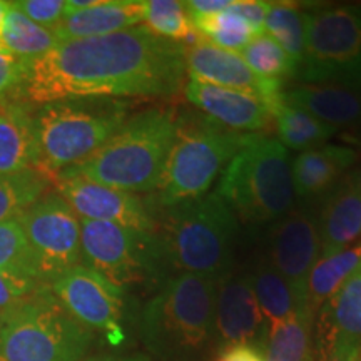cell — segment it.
<instances>
[{"label": "cell", "instance_id": "obj_26", "mask_svg": "<svg viewBox=\"0 0 361 361\" xmlns=\"http://www.w3.org/2000/svg\"><path fill=\"white\" fill-rule=\"evenodd\" d=\"M247 274H250L252 291H255L259 308L263 311L266 326L283 322L308 306L300 301L290 283L263 256L256 261Z\"/></svg>", "mask_w": 361, "mask_h": 361}, {"label": "cell", "instance_id": "obj_4", "mask_svg": "<svg viewBox=\"0 0 361 361\" xmlns=\"http://www.w3.org/2000/svg\"><path fill=\"white\" fill-rule=\"evenodd\" d=\"M129 119L121 99L78 97L37 106L34 134L37 169L56 180L67 169L89 159Z\"/></svg>", "mask_w": 361, "mask_h": 361}, {"label": "cell", "instance_id": "obj_36", "mask_svg": "<svg viewBox=\"0 0 361 361\" xmlns=\"http://www.w3.org/2000/svg\"><path fill=\"white\" fill-rule=\"evenodd\" d=\"M30 66L11 54L0 52V102L24 99Z\"/></svg>", "mask_w": 361, "mask_h": 361}, {"label": "cell", "instance_id": "obj_30", "mask_svg": "<svg viewBox=\"0 0 361 361\" xmlns=\"http://www.w3.org/2000/svg\"><path fill=\"white\" fill-rule=\"evenodd\" d=\"M51 186V178L39 169L0 174V224L19 218L27 207L49 192Z\"/></svg>", "mask_w": 361, "mask_h": 361}, {"label": "cell", "instance_id": "obj_38", "mask_svg": "<svg viewBox=\"0 0 361 361\" xmlns=\"http://www.w3.org/2000/svg\"><path fill=\"white\" fill-rule=\"evenodd\" d=\"M269 2L264 0H233L229 12L236 13L247 22L256 35L264 34V19L268 13Z\"/></svg>", "mask_w": 361, "mask_h": 361}, {"label": "cell", "instance_id": "obj_35", "mask_svg": "<svg viewBox=\"0 0 361 361\" xmlns=\"http://www.w3.org/2000/svg\"><path fill=\"white\" fill-rule=\"evenodd\" d=\"M45 284L37 279L20 276V274L8 273L0 269V314L6 318L12 311L32 298Z\"/></svg>", "mask_w": 361, "mask_h": 361}, {"label": "cell", "instance_id": "obj_6", "mask_svg": "<svg viewBox=\"0 0 361 361\" xmlns=\"http://www.w3.org/2000/svg\"><path fill=\"white\" fill-rule=\"evenodd\" d=\"M216 192L246 224H273L295 209L291 157L278 139L255 134L226 166Z\"/></svg>", "mask_w": 361, "mask_h": 361}, {"label": "cell", "instance_id": "obj_12", "mask_svg": "<svg viewBox=\"0 0 361 361\" xmlns=\"http://www.w3.org/2000/svg\"><path fill=\"white\" fill-rule=\"evenodd\" d=\"M67 313L90 333H99L112 346L126 340L124 290L87 266L71 268L49 284Z\"/></svg>", "mask_w": 361, "mask_h": 361}, {"label": "cell", "instance_id": "obj_46", "mask_svg": "<svg viewBox=\"0 0 361 361\" xmlns=\"http://www.w3.org/2000/svg\"><path fill=\"white\" fill-rule=\"evenodd\" d=\"M358 361H361V360H358Z\"/></svg>", "mask_w": 361, "mask_h": 361}, {"label": "cell", "instance_id": "obj_17", "mask_svg": "<svg viewBox=\"0 0 361 361\" xmlns=\"http://www.w3.org/2000/svg\"><path fill=\"white\" fill-rule=\"evenodd\" d=\"M216 343L221 348L251 345L263 350L266 319L261 311L250 274L231 269L218 279L214 298Z\"/></svg>", "mask_w": 361, "mask_h": 361}, {"label": "cell", "instance_id": "obj_9", "mask_svg": "<svg viewBox=\"0 0 361 361\" xmlns=\"http://www.w3.org/2000/svg\"><path fill=\"white\" fill-rule=\"evenodd\" d=\"M295 78L361 87L360 4L305 8V59Z\"/></svg>", "mask_w": 361, "mask_h": 361}, {"label": "cell", "instance_id": "obj_43", "mask_svg": "<svg viewBox=\"0 0 361 361\" xmlns=\"http://www.w3.org/2000/svg\"><path fill=\"white\" fill-rule=\"evenodd\" d=\"M8 6H11V2H4V0H0V35H2L4 22H6V16H7ZM0 45H2V44H0Z\"/></svg>", "mask_w": 361, "mask_h": 361}, {"label": "cell", "instance_id": "obj_1", "mask_svg": "<svg viewBox=\"0 0 361 361\" xmlns=\"http://www.w3.org/2000/svg\"><path fill=\"white\" fill-rule=\"evenodd\" d=\"M186 78V45L135 25L64 40L30 67L24 99L34 106L78 97H169Z\"/></svg>", "mask_w": 361, "mask_h": 361}, {"label": "cell", "instance_id": "obj_22", "mask_svg": "<svg viewBox=\"0 0 361 361\" xmlns=\"http://www.w3.org/2000/svg\"><path fill=\"white\" fill-rule=\"evenodd\" d=\"M318 234L319 259L346 250L361 236V194L346 179L322 201Z\"/></svg>", "mask_w": 361, "mask_h": 361}, {"label": "cell", "instance_id": "obj_10", "mask_svg": "<svg viewBox=\"0 0 361 361\" xmlns=\"http://www.w3.org/2000/svg\"><path fill=\"white\" fill-rule=\"evenodd\" d=\"M82 264L116 286L152 281L168 271L157 233H146L114 223L80 219Z\"/></svg>", "mask_w": 361, "mask_h": 361}, {"label": "cell", "instance_id": "obj_2", "mask_svg": "<svg viewBox=\"0 0 361 361\" xmlns=\"http://www.w3.org/2000/svg\"><path fill=\"white\" fill-rule=\"evenodd\" d=\"M218 279L178 273L166 278L141 313V336L159 361H204L216 343Z\"/></svg>", "mask_w": 361, "mask_h": 361}, {"label": "cell", "instance_id": "obj_23", "mask_svg": "<svg viewBox=\"0 0 361 361\" xmlns=\"http://www.w3.org/2000/svg\"><path fill=\"white\" fill-rule=\"evenodd\" d=\"M35 107L25 99L0 102V174L37 169Z\"/></svg>", "mask_w": 361, "mask_h": 361}, {"label": "cell", "instance_id": "obj_16", "mask_svg": "<svg viewBox=\"0 0 361 361\" xmlns=\"http://www.w3.org/2000/svg\"><path fill=\"white\" fill-rule=\"evenodd\" d=\"M186 72L191 79L200 82L258 97L268 107L269 114H273L283 101L281 79L259 78L247 67L239 54L223 51L202 40L186 45Z\"/></svg>", "mask_w": 361, "mask_h": 361}, {"label": "cell", "instance_id": "obj_27", "mask_svg": "<svg viewBox=\"0 0 361 361\" xmlns=\"http://www.w3.org/2000/svg\"><path fill=\"white\" fill-rule=\"evenodd\" d=\"M361 266V243L355 247L343 250L329 258L318 259L311 269L306 284V305L314 316L351 274Z\"/></svg>", "mask_w": 361, "mask_h": 361}, {"label": "cell", "instance_id": "obj_39", "mask_svg": "<svg viewBox=\"0 0 361 361\" xmlns=\"http://www.w3.org/2000/svg\"><path fill=\"white\" fill-rule=\"evenodd\" d=\"M216 361H266L263 350L251 345L226 346Z\"/></svg>", "mask_w": 361, "mask_h": 361}, {"label": "cell", "instance_id": "obj_40", "mask_svg": "<svg viewBox=\"0 0 361 361\" xmlns=\"http://www.w3.org/2000/svg\"><path fill=\"white\" fill-rule=\"evenodd\" d=\"M183 4L186 7L189 17L192 19V17L209 16V13L228 11L231 7L233 0H188V2Z\"/></svg>", "mask_w": 361, "mask_h": 361}, {"label": "cell", "instance_id": "obj_34", "mask_svg": "<svg viewBox=\"0 0 361 361\" xmlns=\"http://www.w3.org/2000/svg\"><path fill=\"white\" fill-rule=\"evenodd\" d=\"M239 56L247 67L264 79H279L283 75H295V66L286 52L268 34L255 35Z\"/></svg>", "mask_w": 361, "mask_h": 361}, {"label": "cell", "instance_id": "obj_25", "mask_svg": "<svg viewBox=\"0 0 361 361\" xmlns=\"http://www.w3.org/2000/svg\"><path fill=\"white\" fill-rule=\"evenodd\" d=\"M2 49L19 61L32 67L39 59L47 56L54 47L61 44L54 30L44 29L25 17L13 2L8 6L2 35Z\"/></svg>", "mask_w": 361, "mask_h": 361}, {"label": "cell", "instance_id": "obj_44", "mask_svg": "<svg viewBox=\"0 0 361 361\" xmlns=\"http://www.w3.org/2000/svg\"><path fill=\"white\" fill-rule=\"evenodd\" d=\"M2 322H4V316H2V314H0V324H2Z\"/></svg>", "mask_w": 361, "mask_h": 361}, {"label": "cell", "instance_id": "obj_13", "mask_svg": "<svg viewBox=\"0 0 361 361\" xmlns=\"http://www.w3.org/2000/svg\"><path fill=\"white\" fill-rule=\"evenodd\" d=\"M263 258L290 283L300 301L306 305V284L319 259L318 211L300 206L274 221L266 231Z\"/></svg>", "mask_w": 361, "mask_h": 361}, {"label": "cell", "instance_id": "obj_14", "mask_svg": "<svg viewBox=\"0 0 361 361\" xmlns=\"http://www.w3.org/2000/svg\"><path fill=\"white\" fill-rule=\"evenodd\" d=\"M56 192L80 219L114 223L139 231L156 233L157 221L141 196L104 186L84 178H57Z\"/></svg>", "mask_w": 361, "mask_h": 361}, {"label": "cell", "instance_id": "obj_24", "mask_svg": "<svg viewBox=\"0 0 361 361\" xmlns=\"http://www.w3.org/2000/svg\"><path fill=\"white\" fill-rule=\"evenodd\" d=\"M314 313L308 306L283 322L266 326L263 355L266 361H314Z\"/></svg>", "mask_w": 361, "mask_h": 361}, {"label": "cell", "instance_id": "obj_31", "mask_svg": "<svg viewBox=\"0 0 361 361\" xmlns=\"http://www.w3.org/2000/svg\"><path fill=\"white\" fill-rule=\"evenodd\" d=\"M191 20L196 32L209 39V44L228 52L241 54L256 35L247 22L229 12V8L209 16L192 17Z\"/></svg>", "mask_w": 361, "mask_h": 361}, {"label": "cell", "instance_id": "obj_11", "mask_svg": "<svg viewBox=\"0 0 361 361\" xmlns=\"http://www.w3.org/2000/svg\"><path fill=\"white\" fill-rule=\"evenodd\" d=\"M17 219L32 250L39 281L45 286L82 264L80 218L56 191L45 192Z\"/></svg>", "mask_w": 361, "mask_h": 361}, {"label": "cell", "instance_id": "obj_20", "mask_svg": "<svg viewBox=\"0 0 361 361\" xmlns=\"http://www.w3.org/2000/svg\"><path fill=\"white\" fill-rule=\"evenodd\" d=\"M283 101L310 112L336 130H361V87L303 84L283 90Z\"/></svg>", "mask_w": 361, "mask_h": 361}, {"label": "cell", "instance_id": "obj_29", "mask_svg": "<svg viewBox=\"0 0 361 361\" xmlns=\"http://www.w3.org/2000/svg\"><path fill=\"white\" fill-rule=\"evenodd\" d=\"M264 34L276 40L291 59L296 75L305 59V8L290 2H269Z\"/></svg>", "mask_w": 361, "mask_h": 361}, {"label": "cell", "instance_id": "obj_7", "mask_svg": "<svg viewBox=\"0 0 361 361\" xmlns=\"http://www.w3.org/2000/svg\"><path fill=\"white\" fill-rule=\"evenodd\" d=\"M94 335L42 286L0 324V361H82Z\"/></svg>", "mask_w": 361, "mask_h": 361}, {"label": "cell", "instance_id": "obj_21", "mask_svg": "<svg viewBox=\"0 0 361 361\" xmlns=\"http://www.w3.org/2000/svg\"><path fill=\"white\" fill-rule=\"evenodd\" d=\"M142 19L141 0H96L94 6L67 12L54 34L61 42L102 37L141 25Z\"/></svg>", "mask_w": 361, "mask_h": 361}, {"label": "cell", "instance_id": "obj_3", "mask_svg": "<svg viewBox=\"0 0 361 361\" xmlns=\"http://www.w3.org/2000/svg\"><path fill=\"white\" fill-rule=\"evenodd\" d=\"M178 133L179 117L173 109H146L129 117L96 154L59 178L75 176L119 191L151 192L159 186Z\"/></svg>", "mask_w": 361, "mask_h": 361}, {"label": "cell", "instance_id": "obj_15", "mask_svg": "<svg viewBox=\"0 0 361 361\" xmlns=\"http://www.w3.org/2000/svg\"><path fill=\"white\" fill-rule=\"evenodd\" d=\"M314 361L361 360V266L314 316Z\"/></svg>", "mask_w": 361, "mask_h": 361}, {"label": "cell", "instance_id": "obj_37", "mask_svg": "<svg viewBox=\"0 0 361 361\" xmlns=\"http://www.w3.org/2000/svg\"><path fill=\"white\" fill-rule=\"evenodd\" d=\"M17 8L44 29L56 30L69 12L67 0H19Z\"/></svg>", "mask_w": 361, "mask_h": 361}, {"label": "cell", "instance_id": "obj_5", "mask_svg": "<svg viewBox=\"0 0 361 361\" xmlns=\"http://www.w3.org/2000/svg\"><path fill=\"white\" fill-rule=\"evenodd\" d=\"M164 209L159 238L169 269L214 278L233 269L239 223L218 192Z\"/></svg>", "mask_w": 361, "mask_h": 361}, {"label": "cell", "instance_id": "obj_33", "mask_svg": "<svg viewBox=\"0 0 361 361\" xmlns=\"http://www.w3.org/2000/svg\"><path fill=\"white\" fill-rule=\"evenodd\" d=\"M0 269L39 281L37 264L19 219L0 224Z\"/></svg>", "mask_w": 361, "mask_h": 361}, {"label": "cell", "instance_id": "obj_32", "mask_svg": "<svg viewBox=\"0 0 361 361\" xmlns=\"http://www.w3.org/2000/svg\"><path fill=\"white\" fill-rule=\"evenodd\" d=\"M144 25L162 39L188 45L196 34L192 20L178 0H147L144 2Z\"/></svg>", "mask_w": 361, "mask_h": 361}, {"label": "cell", "instance_id": "obj_8", "mask_svg": "<svg viewBox=\"0 0 361 361\" xmlns=\"http://www.w3.org/2000/svg\"><path fill=\"white\" fill-rule=\"evenodd\" d=\"M255 134L234 133L211 119L180 123L179 133L157 186V204L169 207L204 196L218 174Z\"/></svg>", "mask_w": 361, "mask_h": 361}, {"label": "cell", "instance_id": "obj_41", "mask_svg": "<svg viewBox=\"0 0 361 361\" xmlns=\"http://www.w3.org/2000/svg\"><path fill=\"white\" fill-rule=\"evenodd\" d=\"M84 361H156L146 355H133V356H99V358H89Z\"/></svg>", "mask_w": 361, "mask_h": 361}, {"label": "cell", "instance_id": "obj_28", "mask_svg": "<svg viewBox=\"0 0 361 361\" xmlns=\"http://www.w3.org/2000/svg\"><path fill=\"white\" fill-rule=\"evenodd\" d=\"M271 117L276 123L278 141L286 149H295V151L303 152L323 146L338 133L335 128L316 119L310 112L290 106L284 101L279 102Z\"/></svg>", "mask_w": 361, "mask_h": 361}, {"label": "cell", "instance_id": "obj_19", "mask_svg": "<svg viewBox=\"0 0 361 361\" xmlns=\"http://www.w3.org/2000/svg\"><path fill=\"white\" fill-rule=\"evenodd\" d=\"M358 161L355 149L345 146H323L300 152L291 159L293 186L300 206L314 207L340 184V179Z\"/></svg>", "mask_w": 361, "mask_h": 361}, {"label": "cell", "instance_id": "obj_45", "mask_svg": "<svg viewBox=\"0 0 361 361\" xmlns=\"http://www.w3.org/2000/svg\"><path fill=\"white\" fill-rule=\"evenodd\" d=\"M0 52H6V51H4V49H2V45H0ZM7 54V52H6Z\"/></svg>", "mask_w": 361, "mask_h": 361}, {"label": "cell", "instance_id": "obj_42", "mask_svg": "<svg viewBox=\"0 0 361 361\" xmlns=\"http://www.w3.org/2000/svg\"><path fill=\"white\" fill-rule=\"evenodd\" d=\"M346 180H348L351 186H353L356 191L361 194V166L360 168L351 171V173L348 174V178H346Z\"/></svg>", "mask_w": 361, "mask_h": 361}, {"label": "cell", "instance_id": "obj_18", "mask_svg": "<svg viewBox=\"0 0 361 361\" xmlns=\"http://www.w3.org/2000/svg\"><path fill=\"white\" fill-rule=\"evenodd\" d=\"M184 96L189 104L204 112L207 119L234 133L255 134L273 119L258 97L239 90L189 79L184 85Z\"/></svg>", "mask_w": 361, "mask_h": 361}]
</instances>
